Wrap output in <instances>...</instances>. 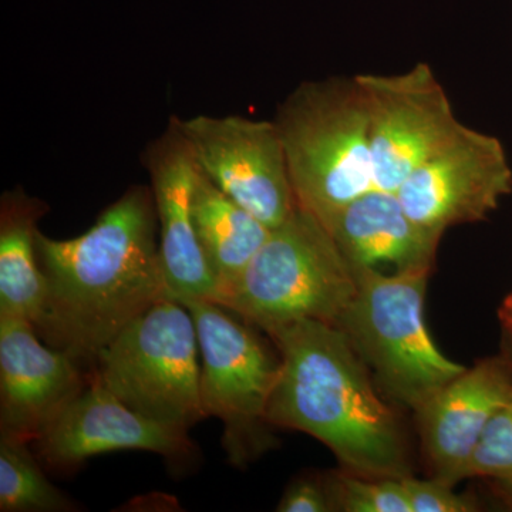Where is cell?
Instances as JSON below:
<instances>
[{
  "mask_svg": "<svg viewBox=\"0 0 512 512\" xmlns=\"http://www.w3.org/2000/svg\"><path fill=\"white\" fill-rule=\"evenodd\" d=\"M36 252L45 278L37 335L79 362H94L128 323L171 299L147 185L128 188L79 237L37 231Z\"/></svg>",
  "mask_w": 512,
  "mask_h": 512,
  "instance_id": "1",
  "label": "cell"
},
{
  "mask_svg": "<svg viewBox=\"0 0 512 512\" xmlns=\"http://www.w3.org/2000/svg\"><path fill=\"white\" fill-rule=\"evenodd\" d=\"M265 333L281 359L269 426L309 434L356 476H412L399 420L338 326L305 319Z\"/></svg>",
  "mask_w": 512,
  "mask_h": 512,
  "instance_id": "2",
  "label": "cell"
},
{
  "mask_svg": "<svg viewBox=\"0 0 512 512\" xmlns=\"http://www.w3.org/2000/svg\"><path fill=\"white\" fill-rule=\"evenodd\" d=\"M274 121L303 210L322 221L375 190L369 113L356 76L299 84Z\"/></svg>",
  "mask_w": 512,
  "mask_h": 512,
  "instance_id": "3",
  "label": "cell"
},
{
  "mask_svg": "<svg viewBox=\"0 0 512 512\" xmlns=\"http://www.w3.org/2000/svg\"><path fill=\"white\" fill-rule=\"evenodd\" d=\"M357 289L338 328L365 363L386 399L414 413L466 366L431 338L424 320L429 272L355 271Z\"/></svg>",
  "mask_w": 512,
  "mask_h": 512,
  "instance_id": "4",
  "label": "cell"
},
{
  "mask_svg": "<svg viewBox=\"0 0 512 512\" xmlns=\"http://www.w3.org/2000/svg\"><path fill=\"white\" fill-rule=\"evenodd\" d=\"M356 289L355 271L328 229L298 205L217 303L264 332L305 319L336 326Z\"/></svg>",
  "mask_w": 512,
  "mask_h": 512,
  "instance_id": "5",
  "label": "cell"
},
{
  "mask_svg": "<svg viewBox=\"0 0 512 512\" xmlns=\"http://www.w3.org/2000/svg\"><path fill=\"white\" fill-rule=\"evenodd\" d=\"M94 380L134 412L190 430L207 417L201 402V360L194 318L167 299L128 323L96 360Z\"/></svg>",
  "mask_w": 512,
  "mask_h": 512,
  "instance_id": "6",
  "label": "cell"
},
{
  "mask_svg": "<svg viewBox=\"0 0 512 512\" xmlns=\"http://www.w3.org/2000/svg\"><path fill=\"white\" fill-rule=\"evenodd\" d=\"M197 328L201 402L207 417L224 424L222 446L242 464L254 453L266 420L281 359L264 340L220 303H185ZM271 427V426H269Z\"/></svg>",
  "mask_w": 512,
  "mask_h": 512,
  "instance_id": "7",
  "label": "cell"
},
{
  "mask_svg": "<svg viewBox=\"0 0 512 512\" xmlns=\"http://www.w3.org/2000/svg\"><path fill=\"white\" fill-rule=\"evenodd\" d=\"M369 113L376 188L396 192L407 177L463 133L430 64L406 73L357 74Z\"/></svg>",
  "mask_w": 512,
  "mask_h": 512,
  "instance_id": "8",
  "label": "cell"
},
{
  "mask_svg": "<svg viewBox=\"0 0 512 512\" xmlns=\"http://www.w3.org/2000/svg\"><path fill=\"white\" fill-rule=\"evenodd\" d=\"M198 168L225 195L274 229L298 208L275 121L177 117Z\"/></svg>",
  "mask_w": 512,
  "mask_h": 512,
  "instance_id": "9",
  "label": "cell"
},
{
  "mask_svg": "<svg viewBox=\"0 0 512 512\" xmlns=\"http://www.w3.org/2000/svg\"><path fill=\"white\" fill-rule=\"evenodd\" d=\"M512 192V167L500 138L466 127L420 164L396 191L404 210L423 227L488 220Z\"/></svg>",
  "mask_w": 512,
  "mask_h": 512,
  "instance_id": "10",
  "label": "cell"
},
{
  "mask_svg": "<svg viewBox=\"0 0 512 512\" xmlns=\"http://www.w3.org/2000/svg\"><path fill=\"white\" fill-rule=\"evenodd\" d=\"M32 444L47 466L59 470L113 451H150L174 463L197 454L188 430L141 416L92 376L83 392Z\"/></svg>",
  "mask_w": 512,
  "mask_h": 512,
  "instance_id": "11",
  "label": "cell"
},
{
  "mask_svg": "<svg viewBox=\"0 0 512 512\" xmlns=\"http://www.w3.org/2000/svg\"><path fill=\"white\" fill-rule=\"evenodd\" d=\"M79 363L29 320L0 315V436L35 443L89 383Z\"/></svg>",
  "mask_w": 512,
  "mask_h": 512,
  "instance_id": "12",
  "label": "cell"
},
{
  "mask_svg": "<svg viewBox=\"0 0 512 512\" xmlns=\"http://www.w3.org/2000/svg\"><path fill=\"white\" fill-rule=\"evenodd\" d=\"M156 204L160 258L171 299L180 303L217 299L218 286L202 252L194 215L192 192L198 167L191 148L171 117L164 133L143 153Z\"/></svg>",
  "mask_w": 512,
  "mask_h": 512,
  "instance_id": "13",
  "label": "cell"
},
{
  "mask_svg": "<svg viewBox=\"0 0 512 512\" xmlns=\"http://www.w3.org/2000/svg\"><path fill=\"white\" fill-rule=\"evenodd\" d=\"M512 396L507 357L481 360L447 383L417 410L421 441L433 478L456 485L488 421Z\"/></svg>",
  "mask_w": 512,
  "mask_h": 512,
  "instance_id": "14",
  "label": "cell"
},
{
  "mask_svg": "<svg viewBox=\"0 0 512 512\" xmlns=\"http://www.w3.org/2000/svg\"><path fill=\"white\" fill-rule=\"evenodd\" d=\"M320 222L353 271L431 274L443 237L414 221L396 192L379 188L366 192Z\"/></svg>",
  "mask_w": 512,
  "mask_h": 512,
  "instance_id": "15",
  "label": "cell"
},
{
  "mask_svg": "<svg viewBox=\"0 0 512 512\" xmlns=\"http://www.w3.org/2000/svg\"><path fill=\"white\" fill-rule=\"evenodd\" d=\"M192 215L205 261L217 282V302L234 288L272 229L225 195L200 168L192 192Z\"/></svg>",
  "mask_w": 512,
  "mask_h": 512,
  "instance_id": "16",
  "label": "cell"
},
{
  "mask_svg": "<svg viewBox=\"0 0 512 512\" xmlns=\"http://www.w3.org/2000/svg\"><path fill=\"white\" fill-rule=\"evenodd\" d=\"M49 211L46 202L22 187L0 198V315L36 325L45 303V278L36 252L37 222Z\"/></svg>",
  "mask_w": 512,
  "mask_h": 512,
  "instance_id": "17",
  "label": "cell"
},
{
  "mask_svg": "<svg viewBox=\"0 0 512 512\" xmlns=\"http://www.w3.org/2000/svg\"><path fill=\"white\" fill-rule=\"evenodd\" d=\"M26 441L0 436V511L72 512L79 508L50 483Z\"/></svg>",
  "mask_w": 512,
  "mask_h": 512,
  "instance_id": "18",
  "label": "cell"
},
{
  "mask_svg": "<svg viewBox=\"0 0 512 512\" xmlns=\"http://www.w3.org/2000/svg\"><path fill=\"white\" fill-rule=\"evenodd\" d=\"M325 481L335 511L413 512L403 478H367L343 470Z\"/></svg>",
  "mask_w": 512,
  "mask_h": 512,
  "instance_id": "19",
  "label": "cell"
},
{
  "mask_svg": "<svg viewBox=\"0 0 512 512\" xmlns=\"http://www.w3.org/2000/svg\"><path fill=\"white\" fill-rule=\"evenodd\" d=\"M512 483V396L495 412L466 467V478Z\"/></svg>",
  "mask_w": 512,
  "mask_h": 512,
  "instance_id": "20",
  "label": "cell"
},
{
  "mask_svg": "<svg viewBox=\"0 0 512 512\" xmlns=\"http://www.w3.org/2000/svg\"><path fill=\"white\" fill-rule=\"evenodd\" d=\"M404 488L413 512H473L478 504L467 495L454 493L453 485L431 478H403Z\"/></svg>",
  "mask_w": 512,
  "mask_h": 512,
  "instance_id": "21",
  "label": "cell"
},
{
  "mask_svg": "<svg viewBox=\"0 0 512 512\" xmlns=\"http://www.w3.org/2000/svg\"><path fill=\"white\" fill-rule=\"evenodd\" d=\"M276 511L330 512L333 510L325 478L301 477L286 488Z\"/></svg>",
  "mask_w": 512,
  "mask_h": 512,
  "instance_id": "22",
  "label": "cell"
},
{
  "mask_svg": "<svg viewBox=\"0 0 512 512\" xmlns=\"http://www.w3.org/2000/svg\"><path fill=\"white\" fill-rule=\"evenodd\" d=\"M498 319L507 332H512V292L501 303L500 309H498Z\"/></svg>",
  "mask_w": 512,
  "mask_h": 512,
  "instance_id": "23",
  "label": "cell"
},
{
  "mask_svg": "<svg viewBox=\"0 0 512 512\" xmlns=\"http://www.w3.org/2000/svg\"><path fill=\"white\" fill-rule=\"evenodd\" d=\"M498 494L503 498L505 503L512 507V483H494Z\"/></svg>",
  "mask_w": 512,
  "mask_h": 512,
  "instance_id": "24",
  "label": "cell"
},
{
  "mask_svg": "<svg viewBox=\"0 0 512 512\" xmlns=\"http://www.w3.org/2000/svg\"><path fill=\"white\" fill-rule=\"evenodd\" d=\"M507 333H508V336H510L511 348H512V332H507ZM507 359L510 360V363L512 365V353H510V356H507Z\"/></svg>",
  "mask_w": 512,
  "mask_h": 512,
  "instance_id": "25",
  "label": "cell"
}]
</instances>
